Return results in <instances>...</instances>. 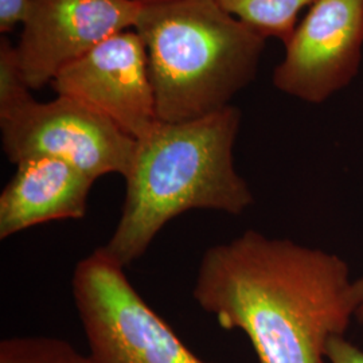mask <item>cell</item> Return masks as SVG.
<instances>
[{"label":"cell","mask_w":363,"mask_h":363,"mask_svg":"<svg viewBox=\"0 0 363 363\" xmlns=\"http://www.w3.org/2000/svg\"><path fill=\"white\" fill-rule=\"evenodd\" d=\"M193 296L222 328L242 331L259 363H325L357 311L345 259L256 230L208 247Z\"/></svg>","instance_id":"obj_1"},{"label":"cell","mask_w":363,"mask_h":363,"mask_svg":"<svg viewBox=\"0 0 363 363\" xmlns=\"http://www.w3.org/2000/svg\"><path fill=\"white\" fill-rule=\"evenodd\" d=\"M241 111L229 105L191 121L157 120L125 175V198L105 253L121 267L140 259L169 220L194 208L240 216L255 202L234 166Z\"/></svg>","instance_id":"obj_2"},{"label":"cell","mask_w":363,"mask_h":363,"mask_svg":"<svg viewBox=\"0 0 363 363\" xmlns=\"http://www.w3.org/2000/svg\"><path fill=\"white\" fill-rule=\"evenodd\" d=\"M143 40L160 121L182 123L229 106L256 78L267 39L218 0H140Z\"/></svg>","instance_id":"obj_3"},{"label":"cell","mask_w":363,"mask_h":363,"mask_svg":"<svg viewBox=\"0 0 363 363\" xmlns=\"http://www.w3.org/2000/svg\"><path fill=\"white\" fill-rule=\"evenodd\" d=\"M124 271L99 247L73 273V298L96 363H213L183 343Z\"/></svg>","instance_id":"obj_4"},{"label":"cell","mask_w":363,"mask_h":363,"mask_svg":"<svg viewBox=\"0 0 363 363\" xmlns=\"http://www.w3.org/2000/svg\"><path fill=\"white\" fill-rule=\"evenodd\" d=\"M1 147L16 164L35 156L65 160L91 179L128 174L136 139L77 100L57 96L49 103L33 94L0 109Z\"/></svg>","instance_id":"obj_5"},{"label":"cell","mask_w":363,"mask_h":363,"mask_svg":"<svg viewBox=\"0 0 363 363\" xmlns=\"http://www.w3.org/2000/svg\"><path fill=\"white\" fill-rule=\"evenodd\" d=\"M363 55V0H315L273 72L291 97L322 104L350 85Z\"/></svg>","instance_id":"obj_6"},{"label":"cell","mask_w":363,"mask_h":363,"mask_svg":"<svg viewBox=\"0 0 363 363\" xmlns=\"http://www.w3.org/2000/svg\"><path fill=\"white\" fill-rule=\"evenodd\" d=\"M140 0H30L15 46L27 86L52 85L66 66L101 42L132 30Z\"/></svg>","instance_id":"obj_7"},{"label":"cell","mask_w":363,"mask_h":363,"mask_svg":"<svg viewBox=\"0 0 363 363\" xmlns=\"http://www.w3.org/2000/svg\"><path fill=\"white\" fill-rule=\"evenodd\" d=\"M52 86L57 96L89 106L133 139L144 136L159 120L147 52L133 28L66 66Z\"/></svg>","instance_id":"obj_8"},{"label":"cell","mask_w":363,"mask_h":363,"mask_svg":"<svg viewBox=\"0 0 363 363\" xmlns=\"http://www.w3.org/2000/svg\"><path fill=\"white\" fill-rule=\"evenodd\" d=\"M0 194V240L35 225L85 217L94 179L65 160L35 156L15 164Z\"/></svg>","instance_id":"obj_9"},{"label":"cell","mask_w":363,"mask_h":363,"mask_svg":"<svg viewBox=\"0 0 363 363\" xmlns=\"http://www.w3.org/2000/svg\"><path fill=\"white\" fill-rule=\"evenodd\" d=\"M315 0H218L220 6L264 38H292L300 11Z\"/></svg>","instance_id":"obj_10"},{"label":"cell","mask_w":363,"mask_h":363,"mask_svg":"<svg viewBox=\"0 0 363 363\" xmlns=\"http://www.w3.org/2000/svg\"><path fill=\"white\" fill-rule=\"evenodd\" d=\"M0 363H96L69 342L52 337H13L0 342Z\"/></svg>","instance_id":"obj_11"},{"label":"cell","mask_w":363,"mask_h":363,"mask_svg":"<svg viewBox=\"0 0 363 363\" xmlns=\"http://www.w3.org/2000/svg\"><path fill=\"white\" fill-rule=\"evenodd\" d=\"M31 94L21 70L16 49L9 39L0 40V109L25 100Z\"/></svg>","instance_id":"obj_12"},{"label":"cell","mask_w":363,"mask_h":363,"mask_svg":"<svg viewBox=\"0 0 363 363\" xmlns=\"http://www.w3.org/2000/svg\"><path fill=\"white\" fill-rule=\"evenodd\" d=\"M30 7V0H0V33H11L16 26H23Z\"/></svg>","instance_id":"obj_13"},{"label":"cell","mask_w":363,"mask_h":363,"mask_svg":"<svg viewBox=\"0 0 363 363\" xmlns=\"http://www.w3.org/2000/svg\"><path fill=\"white\" fill-rule=\"evenodd\" d=\"M327 361L330 363H363V350L345 337H334L327 345Z\"/></svg>","instance_id":"obj_14"},{"label":"cell","mask_w":363,"mask_h":363,"mask_svg":"<svg viewBox=\"0 0 363 363\" xmlns=\"http://www.w3.org/2000/svg\"><path fill=\"white\" fill-rule=\"evenodd\" d=\"M354 298H355V304H357L355 319H357L358 325H361L363 331V276L354 280Z\"/></svg>","instance_id":"obj_15"}]
</instances>
